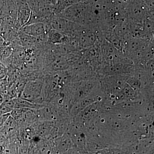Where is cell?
<instances>
[{
  "label": "cell",
  "instance_id": "1",
  "mask_svg": "<svg viewBox=\"0 0 154 154\" xmlns=\"http://www.w3.org/2000/svg\"><path fill=\"white\" fill-rule=\"evenodd\" d=\"M126 11L128 19L136 23H153L154 10L142 0H128Z\"/></svg>",
  "mask_w": 154,
  "mask_h": 154
},
{
  "label": "cell",
  "instance_id": "2",
  "mask_svg": "<svg viewBox=\"0 0 154 154\" xmlns=\"http://www.w3.org/2000/svg\"><path fill=\"white\" fill-rule=\"evenodd\" d=\"M20 98L34 104L42 105L45 102L43 79L31 80L26 83Z\"/></svg>",
  "mask_w": 154,
  "mask_h": 154
},
{
  "label": "cell",
  "instance_id": "3",
  "mask_svg": "<svg viewBox=\"0 0 154 154\" xmlns=\"http://www.w3.org/2000/svg\"><path fill=\"white\" fill-rule=\"evenodd\" d=\"M49 22L38 23L25 25L19 29L18 31L36 38L48 34L51 29Z\"/></svg>",
  "mask_w": 154,
  "mask_h": 154
},
{
  "label": "cell",
  "instance_id": "4",
  "mask_svg": "<svg viewBox=\"0 0 154 154\" xmlns=\"http://www.w3.org/2000/svg\"><path fill=\"white\" fill-rule=\"evenodd\" d=\"M31 11L28 4L18 8L16 28L17 30L24 27L30 19Z\"/></svg>",
  "mask_w": 154,
  "mask_h": 154
},
{
  "label": "cell",
  "instance_id": "5",
  "mask_svg": "<svg viewBox=\"0 0 154 154\" xmlns=\"http://www.w3.org/2000/svg\"><path fill=\"white\" fill-rule=\"evenodd\" d=\"M69 36L58 30L51 28L48 31V40L52 44H65Z\"/></svg>",
  "mask_w": 154,
  "mask_h": 154
},
{
  "label": "cell",
  "instance_id": "6",
  "mask_svg": "<svg viewBox=\"0 0 154 154\" xmlns=\"http://www.w3.org/2000/svg\"><path fill=\"white\" fill-rule=\"evenodd\" d=\"M9 86V81L8 75L0 79V93L3 96H7L8 94V88Z\"/></svg>",
  "mask_w": 154,
  "mask_h": 154
},
{
  "label": "cell",
  "instance_id": "7",
  "mask_svg": "<svg viewBox=\"0 0 154 154\" xmlns=\"http://www.w3.org/2000/svg\"><path fill=\"white\" fill-rule=\"evenodd\" d=\"M2 63H0V79L6 76L8 74V70Z\"/></svg>",
  "mask_w": 154,
  "mask_h": 154
},
{
  "label": "cell",
  "instance_id": "8",
  "mask_svg": "<svg viewBox=\"0 0 154 154\" xmlns=\"http://www.w3.org/2000/svg\"><path fill=\"white\" fill-rule=\"evenodd\" d=\"M10 116V113L0 115V128L2 127Z\"/></svg>",
  "mask_w": 154,
  "mask_h": 154
},
{
  "label": "cell",
  "instance_id": "9",
  "mask_svg": "<svg viewBox=\"0 0 154 154\" xmlns=\"http://www.w3.org/2000/svg\"><path fill=\"white\" fill-rule=\"evenodd\" d=\"M4 97L2 94L0 93V105L4 102Z\"/></svg>",
  "mask_w": 154,
  "mask_h": 154
},
{
  "label": "cell",
  "instance_id": "10",
  "mask_svg": "<svg viewBox=\"0 0 154 154\" xmlns=\"http://www.w3.org/2000/svg\"><path fill=\"white\" fill-rule=\"evenodd\" d=\"M64 1L65 0H58V3L57 5H58V4H60L62 2H63V1Z\"/></svg>",
  "mask_w": 154,
  "mask_h": 154
}]
</instances>
